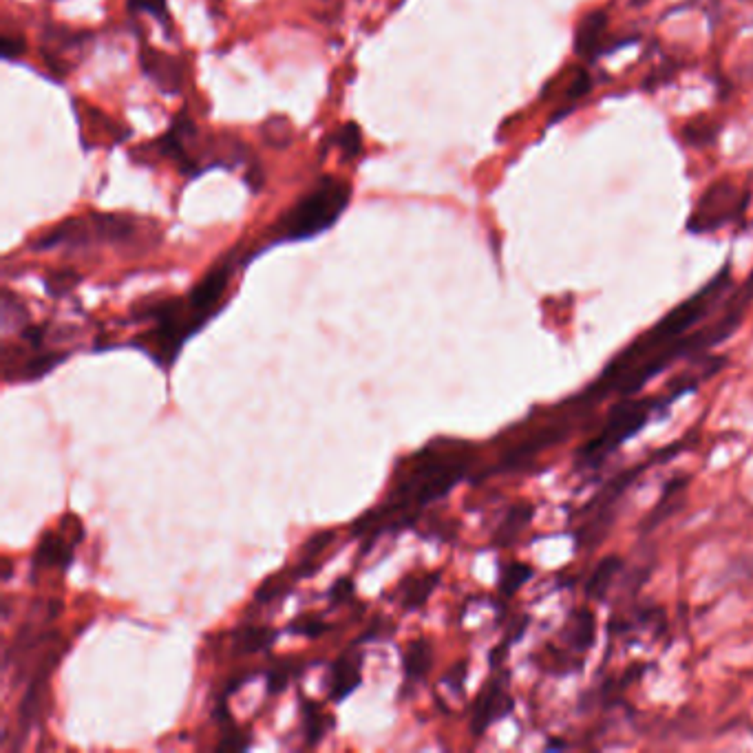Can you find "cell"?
Masks as SVG:
<instances>
[{
    "label": "cell",
    "instance_id": "6da1fadb",
    "mask_svg": "<svg viewBox=\"0 0 753 753\" xmlns=\"http://www.w3.org/2000/svg\"><path fill=\"white\" fill-rule=\"evenodd\" d=\"M405 464L396 475L387 502L358 517L352 535L376 539L411 526L424 508L447 497L462 480L471 466V451L464 442L436 440L411 455Z\"/></svg>",
    "mask_w": 753,
    "mask_h": 753
},
{
    "label": "cell",
    "instance_id": "7a4b0ae2",
    "mask_svg": "<svg viewBox=\"0 0 753 753\" xmlns=\"http://www.w3.org/2000/svg\"><path fill=\"white\" fill-rule=\"evenodd\" d=\"M352 201V184L341 177H321L268 230L270 243L307 241L330 230Z\"/></svg>",
    "mask_w": 753,
    "mask_h": 753
},
{
    "label": "cell",
    "instance_id": "3957f363",
    "mask_svg": "<svg viewBox=\"0 0 753 753\" xmlns=\"http://www.w3.org/2000/svg\"><path fill=\"white\" fill-rule=\"evenodd\" d=\"M135 219L126 215H91L62 221L60 226L49 230L36 243L34 250L53 248H82L89 243H126L135 237Z\"/></svg>",
    "mask_w": 753,
    "mask_h": 753
},
{
    "label": "cell",
    "instance_id": "277c9868",
    "mask_svg": "<svg viewBox=\"0 0 753 753\" xmlns=\"http://www.w3.org/2000/svg\"><path fill=\"white\" fill-rule=\"evenodd\" d=\"M749 193L734 179L723 177L709 186L687 221L692 232H712L738 219L747 208Z\"/></svg>",
    "mask_w": 753,
    "mask_h": 753
},
{
    "label": "cell",
    "instance_id": "5b68a950",
    "mask_svg": "<svg viewBox=\"0 0 753 753\" xmlns=\"http://www.w3.org/2000/svg\"><path fill=\"white\" fill-rule=\"evenodd\" d=\"M656 409V400H628L614 407L610 413V420L603 431L599 433L597 440H592L583 455L592 460H601L603 455H608L612 449H617L628 438H632L636 431L645 427V422L650 420L652 411Z\"/></svg>",
    "mask_w": 753,
    "mask_h": 753
},
{
    "label": "cell",
    "instance_id": "8992f818",
    "mask_svg": "<svg viewBox=\"0 0 753 753\" xmlns=\"http://www.w3.org/2000/svg\"><path fill=\"white\" fill-rule=\"evenodd\" d=\"M62 654H65V648L58 650L51 645V650L42 656V661L36 665V674L27 685L23 703H20V709H18L20 725H23V740L27 738L34 720L40 716V709H42V703H45V694H47V681L51 672L56 670V663L62 659Z\"/></svg>",
    "mask_w": 753,
    "mask_h": 753
},
{
    "label": "cell",
    "instance_id": "52a82bcc",
    "mask_svg": "<svg viewBox=\"0 0 753 753\" xmlns=\"http://www.w3.org/2000/svg\"><path fill=\"white\" fill-rule=\"evenodd\" d=\"M363 652L358 650V645H352L347 652H343L332 663L330 672V701L341 705L345 698L352 696L356 689L363 683Z\"/></svg>",
    "mask_w": 753,
    "mask_h": 753
},
{
    "label": "cell",
    "instance_id": "ba28073f",
    "mask_svg": "<svg viewBox=\"0 0 753 753\" xmlns=\"http://www.w3.org/2000/svg\"><path fill=\"white\" fill-rule=\"evenodd\" d=\"M511 709V698L506 694V687L500 681H489L477 696L471 718L473 736H482L495 720H500Z\"/></svg>",
    "mask_w": 753,
    "mask_h": 753
},
{
    "label": "cell",
    "instance_id": "9c48e42d",
    "mask_svg": "<svg viewBox=\"0 0 753 753\" xmlns=\"http://www.w3.org/2000/svg\"><path fill=\"white\" fill-rule=\"evenodd\" d=\"M433 665V648L427 639H413L402 652V694H411ZM400 694V696H402Z\"/></svg>",
    "mask_w": 753,
    "mask_h": 753
},
{
    "label": "cell",
    "instance_id": "30bf717a",
    "mask_svg": "<svg viewBox=\"0 0 753 753\" xmlns=\"http://www.w3.org/2000/svg\"><path fill=\"white\" fill-rule=\"evenodd\" d=\"M140 65L144 73L151 78L159 89L166 93H177L179 84H182V71H179L177 60L166 56V53H159L151 47H144L140 53Z\"/></svg>",
    "mask_w": 753,
    "mask_h": 753
},
{
    "label": "cell",
    "instance_id": "8fae6325",
    "mask_svg": "<svg viewBox=\"0 0 753 753\" xmlns=\"http://www.w3.org/2000/svg\"><path fill=\"white\" fill-rule=\"evenodd\" d=\"M80 544V539H67L62 535L47 533L38 544V550L34 555L36 568H58L65 572L73 564V550Z\"/></svg>",
    "mask_w": 753,
    "mask_h": 753
},
{
    "label": "cell",
    "instance_id": "7c38bea8",
    "mask_svg": "<svg viewBox=\"0 0 753 753\" xmlns=\"http://www.w3.org/2000/svg\"><path fill=\"white\" fill-rule=\"evenodd\" d=\"M440 583V572H429V575H409L398 583L396 588V601L405 612H416L424 603L429 601L433 590Z\"/></svg>",
    "mask_w": 753,
    "mask_h": 753
},
{
    "label": "cell",
    "instance_id": "4fadbf2b",
    "mask_svg": "<svg viewBox=\"0 0 753 753\" xmlns=\"http://www.w3.org/2000/svg\"><path fill=\"white\" fill-rule=\"evenodd\" d=\"M608 29V14L592 12L581 20L575 34V49L581 58H595Z\"/></svg>",
    "mask_w": 753,
    "mask_h": 753
},
{
    "label": "cell",
    "instance_id": "5bb4252c",
    "mask_svg": "<svg viewBox=\"0 0 753 753\" xmlns=\"http://www.w3.org/2000/svg\"><path fill=\"white\" fill-rule=\"evenodd\" d=\"M279 639V630L274 628H254V625H248V628H239L232 634V648H235V654H259V652H270V648Z\"/></svg>",
    "mask_w": 753,
    "mask_h": 753
},
{
    "label": "cell",
    "instance_id": "9a60e30c",
    "mask_svg": "<svg viewBox=\"0 0 753 753\" xmlns=\"http://www.w3.org/2000/svg\"><path fill=\"white\" fill-rule=\"evenodd\" d=\"M301 723L305 747L321 745L323 738L330 734V729L334 727V720L330 716H325L321 709H318V705L307 701V698H301Z\"/></svg>",
    "mask_w": 753,
    "mask_h": 753
},
{
    "label": "cell",
    "instance_id": "2e32d148",
    "mask_svg": "<svg viewBox=\"0 0 753 753\" xmlns=\"http://www.w3.org/2000/svg\"><path fill=\"white\" fill-rule=\"evenodd\" d=\"M301 672H303V663L299 659L277 661L274 665H270L268 672H265V692H268L270 698L283 694Z\"/></svg>",
    "mask_w": 753,
    "mask_h": 753
},
{
    "label": "cell",
    "instance_id": "e0dca14e",
    "mask_svg": "<svg viewBox=\"0 0 753 753\" xmlns=\"http://www.w3.org/2000/svg\"><path fill=\"white\" fill-rule=\"evenodd\" d=\"M67 356L69 354H53V352L36 354L34 358H29L23 367H20L16 378L23 380V383H34V380L45 378L49 371H53L62 363V360H67Z\"/></svg>",
    "mask_w": 753,
    "mask_h": 753
},
{
    "label": "cell",
    "instance_id": "ac0fdd59",
    "mask_svg": "<svg viewBox=\"0 0 753 753\" xmlns=\"http://www.w3.org/2000/svg\"><path fill=\"white\" fill-rule=\"evenodd\" d=\"M621 568V561L619 557H606L601 561V564L595 568V572H592V577L588 581V595L595 597V599H601L603 595H606L610 583L614 579V575H617Z\"/></svg>",
    "mask_w": 753,
    "mask_h": 753
},
{
    "label": "cell",
    "instance_id": "d6986e66",
    "mask_svg": "<svg viewBox=\"0 0 753 753\" xmlns=\"http://www.w3.org/2000/svg\"><path fill=\"white\" fill-rule=\"evenodd\" d=\"M334 142L341 148L343 159H347V162H352L363 153V133H360V126L356 122H347L343 129H338L334 133Z\"/></svg>",
    "mask_w": 753,
    "mask_h": 753
},
{
    "label": "cell",
    "instance_id": "ffe728a7",
    "mask_svg": "<svg viewBox=\"0 0 753 753\" xmlns=\"http://www.w3.org/2000/svg\"><path fill=\"white\" fill-rule=\"evenodd\" d=\"M334 537H336L334 530H321V533H316V535L307 539L303 550H301V557H299L301 564H314V559L321 557L325 550L332 546Z\"/></svg>",
    "mask_w": 753,
    "mask_h": 753
},
{
    "label": "cell",
    "instance_id": "44dd1931",
    "mask_svg": "<svg viewBox=\"0 0 753 753\" xmlns=\"http://www.w3.org/2000/svg\"><path fill=\"white\" fill-rule=\"evenodd\" d=\"M285 630H288L290 634L305 636V639H318V636L330 632L332 625L325 623L321 617H299V619H294Z\"/></svg>",
    "mask_w": 753,
    "mask_h": 753
},
{
    "label": "cell",
    "instance_id": "7402d4cb",
    "mask_svg": "<svg viewBox=\"0 0 753 753\" xmlns=\"http://www.w3.org/2000/svg\"><path fill=\"white\" fill-rule=\"evenodd\" d=\"M530 517V508L522 506V508H513L511 513H508V517L504 519V524L500 528V533H497V544H511V539L519 533V530L524 528V524L528 522Z\"/></svg>",
    "mask_w": 753,
    "mask_h": 753
},
{
    "label": "cell",
    "instance_id": "603a6c76",
    "mask_svg": "<svg viewBox=\"0 0 753 753\" xmlns=\"http://www.w3.org/2000/svg\"><path fill=\"white\" fill-rule=\"evenodd\" d=\"M129 14H151L162 25H171V16H168L166 0H129L126 3Z\"/></svg>",
    "mask_w": 753,
    "mask_h": 753
},
{
    "label": "cell",
    "instance_id": "cb8c5ba5",
    "mask_svg": "<svg viewBox=\"0 0 753 753\" xmlns=\"http://www.w3.org/2000/svg\"><path fill=\"white\" fill-rule=\"evenodd\" d=\"M528 575H530V570L526 566H519V564L506 566L504 572H502V592H504V595H511V592H515L528 579Z\"/></svg>",
    "mask_w": 753,
    "mask_h": 753
},
{
    "label": "cell",
    "instance_id": "d4e9b609",
    "mask_svg": "<svg viewBox=\"0 0 753 753\" xmlns=\"http://www.w3.org/2000/svg\"><path fill=\"white\" fill-rule=\"evenodd\" d=\"M354 590H356L354 579L352 577H341V579H336V583L330 588V592H327V599H330L332 606H343V603L354 599Z\"/></svg>",
    "mask_w": 753,
    "mask_h": 753
},
{
    "label": "cell",
    "instance_id": "484cf974",
    "mask_svg": "<svg viewBox=\"0 0 753 753\" xmlns=\"http://www.w3.org/2000/svg\"><path fill=\"white\" fill-rule=\"evenodd\" d=\"M252 745V740L248 736H243L239 729L232 725H226L224 736H221L217 749L219 751H239V749H248Z\"/></svg>",
    "mask_w": 753,
    "mask_h": 753
},
{
    "label": "cell",
    "instance_id": "4316f807",
    "mask_svg": "<svg viewBox=\"0 0 753 753\" xmlns=\"http://www.w3.org/2000/svg\"><path fill=\"white\" fill-rule=\"evenodd\" d=\"M27 51V42L23 36H3V42H0V53H3L5 60H18L23 53Z\"/></svg>",
    "mask_w": 753,
    "mask_h": 753
}]
</instances>
